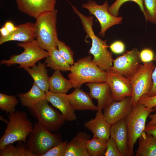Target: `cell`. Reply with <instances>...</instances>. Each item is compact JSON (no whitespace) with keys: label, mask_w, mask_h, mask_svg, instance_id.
<instances>
[{"label":"cell","mask_w":156,"mask_h":156,"mask_svg":"<svg viewBox=\"0 0 156 156\" xmlns=\"http://www.w3.org/2000/svg\"><path fill=\"white\" fill-rule=\"evenodd\" d=\"M69 71L68 78L75 88H80L84 83L104 82L106 79V71L93 62L90 55L78 60Z\"/></svg>","instance_id":"6da1fadb"},{"label":"cell","mask_w":156,"mask_h":156,"mask_svg":"<svg viewBox=\"0 0 156 156\" xmlns=\"http://www.w3.org/2000/svg\"><path fill=\"white\" fill-rule=\"evenodd\" d=\"M81 20L87 35L86 38L92 40V47L89 53L93 56L92 61L103 70H109L112 66L113 59L112 53L108 50L107 40H102L95 34L92 27L93 16H84L81 17Z\"/></svg>","instance_id":"7a4b0ae2"},{"label":"cell","mask_w":156,"mask_h":156,"mask_svg":"<svg viewBox=\"0 0 156 156\" xmlns=\"http://www.w3.org/2000/svg\"><path fill=\"white\" fill-rule=\"evenodd\" d=\"M8 116L9 120L6 123L4 134L0 139V149L17 141H22L26 144L27 138L34 127L23 111H15L9 114Z\"/></svg>","instance_id":"3957f363"},{"label":"cell","mask_w":156,"mask_h":156,"mask_svg":"<svg viewBox=\"0 0 156 156\" xmlns=\"http://www.w3.org/2000/svg\"><path fill=\"white\" fill-rule=\"evenodd\" d=\"M57 12L53 11L42 15L36 19L35 34L36 40L42 49L49 51L57 49L58 38L56 24Z\"/></svg>","instance_id":"277c9868"},{"label":"cell","mask_w":156,"mask_h":156,"mask_svg":"<svg viewBox=\"0 0 156 156\" xmlns=\"http://www.w3.org/2000/svg\"><path fill=\"white\" fill-rule=\"evenodd\" d=\"M62 141L60 133H52L38 122L28 136L26 145L36 156H42Z\"/></svg>","instance_id":"5b68a950"},{"label":"cell","mask_w":156,"mask_h":156,"mask_svg":"<svg viewBox=\"0 0 156 156\" xmlns=\"http://www.w3.org/2000/svg\"><path fill=\"white\" fill-rule=\"evenodd\" d=\"M154 111L153 108L138 103L125 118L128 136V156L133 155L134 145L144 131L147 118Z\"/></svg>","instance_id":"8992f818"},{"label":"cell","mask_w":156,"mask_h":156,"mask_svg":"<svg viewBox=\"0 0 156 156\" xmlns=\"http://www.w3.org/2000/svg\"><path fill=\"white\" fill-rule=\"evenodd\" d=\"M155 66L152 61L140 64L135 73L128 78L132 87L130 102L133 107L142 96L147 95L150 92L153 86L152 74Z\"/></svg>","instance_id":"52a82bcc"},{"label":"cell","mask_w":156,"mask_h":156,"mask_svg":"<svg viewBox=\"0 0 156 156\" xmlns=\"http://www.w3.org/2000/svg\"><path fill=\"white\" fill-rule=\"evenodd\" d=\"M17 45L24 49L23 52L19 55H12L8 60H3L1 64L10 66L14 64L20 65L19 68L32 67L37 62L49 55L48 52L41 48L36 40L26 43L20 42Z\"/></svg>","instance_id":"ba28073f"},{"label":"cell","mask_w":156,"mask_h":156,"mask_svg":"<svg viewBox=\"0 0 156 156\" xmlns=\"http://www.w3.org/2000/svg\"><path fill=\"white\" fill-rule=\"evenodd\" d=\"M28 108L38 122L51 132L58 130L66 121L62 114L51 107L46 99Z\"/></svg>","instance_id":"9c48e42d"},{"label":"cell","mask_w":156,"mask_h":156,"mask_svg":"<svg viewBox=\"0 0 156 156\" xmlns=\"http://www.w3.org/2000/svg\"><path fill=\"white\" fill-rule=\"evenodd\" d=\"M82 7L87 10L90 14L94 15L97 18L101 26L99 35L102 37L105 36L107 29L113 25L121 23L123 19L122 16H116L109 13V4L107 0L100 5L94 0H88L86 3H83Z\"/></svg>","instance_id":"30bf717a"},{"label":"cell","mask_w":156,"mask_h":156,"mask_svg":"<svg viewBox=\"0 0 156 156\" xmlns=\"http://www.w3.org/2000/svg\"><path fill=\"white\" fill-rule=\"evenodd\" d=\"M140 51L134 48L113 61L110 69L122 76L128 78L134 74L138 69L141 62Z\"/></svg>","instance_id":"8fae6325"},{"label":"cell","mask_w":156,"mask_h":156,"mask_svg":"<svg viewBox=\"0 0 156 156\" xmlns=\"http://www.w3.org/2000/svg\"><path fill=\"white\" fill-rule=\"evenodd\" d=\"M106 81L111 89L114 101H120L131 97L132 88L129 79L110 69L106 71Z\"/></svg>","instance_id":"7c38bea8"},{"label":"cell","mask_w":156,"mask_h":156,"mask_svg":"<svg viewBox=\"0 0 156 156\" xmlns=\"http://www.w3.org/2000/svg\"><path fill=\"white\" fill-rule=\"evenodd\" d=\"M56 0H16L17 8L21 12L36 19L55 10Z\"/></svg>","instance_id":"4fadbf2b"},{"label":"cell","mask_w":156,"mask_h":156,"mask_svg":"<svg viewBox=\"0 0 156 156\" xmlns=\"http://www.w3.org/2000/svg\"><path fill=\"white\" fill-rule=\"evenodd\" d=\"M131 99L129 96L120 101H113L103 109V116L111 125L125 118L129 114L133 107Z\"/></svg>","instance_id":"5bb4252c"},{"label":"cell","mask_w":156,"mask_h":156,"mask_svg":"<svg viewBox=\"0 0 156 156\" xmlns=\"http://www.w3.org/2000/svg\"><path fill=\"white\" fill-rule=\"evenodd\" d=\"M86 85L90 89L91 98L97 100L98 111L102 110L114 101L111 89L106 82L87 83Z\"/></svg>","instance_id":"9a60e30c"},{"label":"cell","mask_w":156,"mask_h":156,"mask_svg":"<svg viewBox=\"0 0 156 156\" xmlns=\"http://www.w3.org/2000/svg\"><path fill=\"white\" fill-rule=\"evenodd\" d=\"M45 94L46 99L60 111L66 120L71 121L76 119L75 110L69 103L67 94L49 90L46 92Z\"/></svg>","instance_id":"2e32d148"},{"label":"cell","mask_w":156,"mask_h":156,"mask_svg":"<svg viewBox=\"0 0 156 156\" xmlns=\"http://www.w3.org/2000/svg\"><path fill=\"white\" fill-rule=\"evenodd\" d=\"M110 138L116 144L122 156H128V136L126 118L111 126Z\"/></svg>","instance_id":"e0dca14e"},{"label":"cell","mask_w":156,"mask_h":156,"mask_svg":"<svg viewBox=\"0 0 156 156\" xmlns=\"http://www.w3.org/2000/svg\"><path fill=\"white\" fill-rule=\"evenodd\" d=\"M111 125L104 117L102 110L98 111L94 119L86 121L85 127L93 134V137L107 141L110 138Z\"/></svg>","instance_id":"ac0fdd59"},{"label":"cell","mask_w":156,"mask_h":156,"mask_svg":"<svg viewBox=\"0 0 156 156\" xmlns=\"http://www.w3.org/2000/svg\"><path fill=\"white\" fill-rule=\"evenodd\" d=\"M16 27V29L7 36H0V44L9 41H16L26 43L35 40V23L27 22Z\"/></svg>","instance_id":"d6986e66"},{"label":"cell","mask_w":156,"mask_h":156,"mask_svg":"<svg viewBox=\"0 0 156 156\" xmlns=\"http://www.w3.org/2000/svg\"><path fill=\"white\" fill-rule=\"evenodd\" d=\"M67 96L71 106L75 111H98L97 106L93 103L89 94L80 88H75L72 93L67 94Z\"/></svg>","instance_id":"ffe728a7"},{"label":"cell","mask_w":156,"mask_h":156,"mask_svg":"<svg viewBox=\"0 0 156 156\" xmlns=\"http://www.w3.org/2000/svg\"><path fill=\"white\" fill-rule=\"evenodd\" d=\"M90 136L86 133L79 131L67 143L64 156H90L86 148Z\"/></svg>","instance_id":"44dd1931"},{"label":"cell","mask_w":156,"mask_h":156,"mask_svg":"<svg viewBox=\"0 0 156 156\" xmlns=\"http://www.w3.org/2000/svg\"><path fill=\"white\" fill-rule=\"evenodd\" d=\"M45 62H38L32 68H24L31 77L34 82L41 90L45 92L49 89V78Z\"/></svg>","instance_id":"7402d4cb"},{"label":"cell","mask_w":156,"mask_h":156,"mask_svg":"<svg viewBox=\"0 0 156 156\" xmlns=\"http://www.w3.org/2000/svg\"><path fill=\"white\" fill-rule=\"evenodd\" d=\"M138 140L136 156H156V138L144 131Z\"/></svg>","instance_id":"603a6c76"},{"label":"cell","mask_w":156,"mask_h":156,"mask_svg":"<svg viewBox=\"0 0 156 156\" xmlns=\"http://www.w3.org/2000/svg\"><path fill=\"white\" fill-rule=\"evenodd\" d=\"M21 104L28 108L33 106L39 101L46 99L45 92L40 88L34 82L32 87L28 92L17 95Z\"/></svg>","instance_id":"cb8c5ba5"},{"label":"cell","mask_w":156,"mask_h":156,"mask_svg":"<svg viewBox=\"0 0 156 156\" xmlns=\"http://www.w3.org/2000/svg\"><path fill=\"white\" fill-rule=\"evenodd\" d=\"M48 81L49 89L53 92L66 94L73 87L70 81L65 79L59 70H55Z\"/></svg>","instance_id":"d4e9b609"},{"label":"cell","mask_w":156,"mask_h":156,"mask_svg":"<svg viewBox=\"0 0 156 156\" xmlns=\"http://www.w3.org/2000/svg\"><path fill=\"white\" fill-rule=\"evenodd\" d=\"M48 52L49 55L45 62L47 66L55 70L69 71L70 64L60 55L57 49L54 48Z\"/></svg>","instance_id":"484cf974"},{"label":"cell","mask_w":156,"mask_h":156,"mask_svg":"<svg viewBox=\"0 0 156 156\" xmlns=\"http://www.w3.org/2000/svg\"><path fill=\"white\" fill-rule=\"evenodd\" d=\"M22 141H18L14 146L12 144L5 145L0 149V156H36Z\"/></svg>","instance_id":"4316f807"},{"label":"cell","mask_w":156,"mask_h":156,"mask_svg":"<svg viewBox=\"0 0 156 156\" xmlns=\"http://www.w3.org/2000/svg\"><path fill=\"white\" fill-rule=\"evenodd\" d=\"M107 141L101 138L93 137L86 144L87 151L90 156H103L106 149Z\"/></svg>","instance_id":"83f0119b"},{"label":"cell","mask_w":156,"mask_h":156,"mask_svg":"<svg viewBox=\"0 0 156 156\" xmlns=\"http://www.w3.org/2000/svg\"><path fill=\"white\" fill-rule=\"evenodd\" d=\"M18 102L14 96L0 93V108L8 114L15 112V107Z\"/></svg>","instance_id":"f1b7e54d"},{"label":"cell","mask_w":156,"mask_h":156,"mask_svg":"<svg viewBox=\"0 0 156 156\" xmlns=\"http://www.w3.org/2000/svg\"><path fill=\"white\" fill-rule=\"evenodd\" d=\"M146 21L156 23V0H143Z\"/></svg>","instance_id":"f546056e"},{"label":"cell","mask_w":156,"mask_h":156,"mask_svg":"<svg viewBox=\"0 0 156 156\" xmlns=\"http://www.w3.org/2000/svg\"><path fill=\"white\" fill-rule=\"evenodd\" d=\"M57 49L60 55L70 64L74 63L73 53L71 49L65 43L58 39L57 43Z\"/></svg>","instance_id":"4dcf8cb0"},{"label":"cell","mask_w":156,"mask_h":156,"mask_svg":"<svg viewBox=\"0 0 156 156\" xmlns=\"http://www.w3.org/2000/svg\"><path fill=\"white\" fill-rule=\"evenodd\" d=\"M128 1H132L136 3L139 6L141 11L144 16L145 12L144 10L143 0H116L110 6H109L108 11L113 15L117 16L118 15L119 10L121 6L125 3Z\"/></svg>","instance_id":"1f68e13d"},{"label":"cell","mask_w":156,"mask_h":156,"mask_svg":"<svg viewBox=\"0 0 156 156\" xmlns=\"http://www.w3.org/2000/svg\"><path fill=\"white\" fill-rule=\"evenodd\" d=\"M67 141H62L44 153L42 156H64Z\"/></svg>","instance_id":"d6a6232c"},{"label":"cell","mask_w":156,"mask_h":156,"mask_svg":"<svg viewBox=\"0 0 156 156\" xmlns=\"http://www.w3.org/2000/svg\"><path fill=\"white\" fill-rule=\"evenodd\" d=\"M105 156H122L116 144L111 138L107 141Z\"/></svg>","instance_id":"836d02e7"},{"label":"cell","mask_w":156,"mask_h":156,"mask_svg":"<svg viewBox=\"0 0 156 156\" xmlns=\"http://www.w3.org/2000/svg\"><path fill=\"white\" fill-rule=\"evenodd\" d=\"M139 56L141 62L143 63L152 62L154 59V52L149 48H145L142 49L140 52Z\"/></svg>","instance_id":"e575fe53"},{"label":"cell","mask_w":156,"mask_h":156,"mask_svg":"<svg viewBox=\"0 0 156 156\" xmlns=\"http://www.w3.org/2000/svg\"><path fill=\"white\" fill-rule=\"evenodd\" d=\"M109 48L112 52L117 54L124 53L125 46L123 42L120 40H116L113 42L109 46Z\"/></svg>","instance_id":"d590c367"},{"label":"cell","mask_w":156,"mask_h":156,"mask_svg":"<svg viewBox=\"0 0 156 156\" xmlns=\"http://www.w3.org/2000/svg\"><path fill=\"white\" fill-rule=\"evenodd\" d=\"M138 103L148 108H153L156 106V95L152 96H143L140 99Z\"/></svg>","instance_id":"8d00e7d4"},{"label":"cell","mask_w":156,"mask_h":156,"mask_svg":"<svg viewBox=\"0 0 156 156\" xmlns=\"http://www.w3.org/2000/svg\"><path fill=\"white\" fill-rule=\"evenodd\" d=\"M155 60L156 62V55ZM152 78L153 81L152 88L149 94L146 95L149 96H153L156 95V65L152 73Z\"/></svg>","instance_id":"74e56055"},{"label":"cell","mask_w":156,"mask_h":156,"mask_svg":"<svg viewBox=\"0 0 156 156\" xmlns=\"http://www.w3.org/2000/svg\"><path fill=\"white\" fill-rule=\"evenodd\" d=\"M144 131L156 138V124L146 126Z\"/></svg>","instance_id":"f35d334b"},{"label":"cell","mask_w":156,"mask_h":156,"mask_svg":"<svg viewBox=\"0 0 156 156\" xmlns=\"http://www.w3.org/2000/svg\"><path fill=\"white\" fill-rule=\"evenodd\" d=\"M153 108L155 111H156V106L154 107ZM148 117L151 119V120L147 124L146 126L156 124V113L153 114H149Z\"/></svg>","instance_id":"ab89813d"},{"label":"cell","mask_w":156,"mask_h":156,"mask_svg":"<svg viewBox=\"0 0 156 156\" xmlns=\"http://www.w3.org/2000/svg\"><path fill=\"white\" fill-rule=\"evenodd\" d=\"M4 26L6 27L10 33L16 29V27L15 26L14 24L10 21L6 22Z\"/></svg>","instance_id":"60d3db41"},{"label":"cell","mask_w":156,"mask_h":156,"mask_svg":"<svg viewBox=\"0 0 156 156\" xmlns=\"http://www.w3.org/2000/svg\"><path fill=\"white\" fill-rule=\"evenodd\" d=\"M0 32L1 36L2 37L6 36L10 33V32L4 26L2 27L0 29Z\"/></svg>","instance_id":"b9f144b4"}]
</instances>
